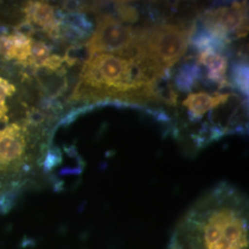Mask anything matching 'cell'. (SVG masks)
<instances>
[{"mask_svg":"<svg viewBox=\"0 0 249 249\" xmlns=\"http://www.w3.org/2000/svg\"><path fill=\"white\" fill-rule=\"evenodd\" d=\"M204 29L224 43H229V34H236L238 38L248 34V11L246 4L233 2L231 7L208 10L202 16Z\"/></svg>","mask_w":249,"mask_h":249,"instance_id":"3957f363","label":"cell"},{"mask_svg":"<svg viewBox=\"0 0 249 249\" xmlns=\"http://www.w3.org/2000/svg\"><path fill=\"white\" fill-rule=\"evenodd\" d=\"M51 48L42 41H36L33 39L31 47V56L28 59L26 66L37 69L42 66L45 59L50 55Z\"/></svg>","mask_w":249,"mask_h":249,"instance_id":"ba28073f","label":"cell"},{"mask_svg":"<svg viewBox=\"0 0 249 249\" xmlns=\"http://www.w3.org/2000/svg\"><path fill=\"white\" fill-rule=\"evenodd\" d=\"M61 161V154L60 151L57 148H54L53 150L48 151L45 161H44V167L45 172H49L53 167L57 165Z\"/></svg>","mask_w":249,"mask_h":249,"instance_id":"4fadbf2b","label":"cell"},{"mask_svg":"<svg viewBox=\"0 0 249 249\" xmlns=\"http://www.w3.org/2000/svg\"><path fill=\"white\" fill-rule=\"evenodd\" d=\"M231 77L236 87L244 94H249V67L248 64L238 63L233 66Z\"/></svg>","mask_w":249,"mask_h":249,"instance_id":"9c48e42d","label":"cell"},{"mask_svg":"<svg viewBox=\"0 0 249 249\" xmlns=\"http://www.w3.org/2000/svg\"><path fill=\"white\" fill-rule=\"evenodd\" d=\"M97 26L85 47L89 56L109 53L122 57H133L136 30L124 25L110 13H102L97 17Z\"/></svg>","mask_w":249,"mask_h":249,"instance_id":"7a4b0ae2","label":"cell"},{"mask_svg":"<svg viewBox=\"0 0 249 249\" xmlns=\"http://www.w3.org/2000/svg\"><path fill=\"white\" fill-rule=\"evenodd\" d=\"M114 6L116 14L118 15V18L122 22L125 21L133 23L139 19V11L132 5L121 1L115 2Z\"/></svg>","mask_w":249,"mask_h":249,"instance_id":"30bf717a","label":"cell"},{"mask_svg":"<svg viewBox=\"0 0 249 249\" xmlns=\"http://www.w3.org/2000/svg\"><path fill=\"white\" fill-rule=\"evenodd\" d=\"M17 53L10 36H0V55L6 60H12L16 59Z\"/></svg>","mask_w":249,"mask_h":249,"instance_id":"8fae6325","label":"cell"},{"mask_svg":"<svg viewBox=\"0 0 249 249\" xmlns=\"http://www.w3.org/2000/svg\"><path fill=\"white\" fill-rule=\"evenodd\" d=\"M198 63L204 65L208 69V80L215 83H219L221 88L223 85H229V83L225 80L228 60L224 55L215 51L208 50L201 52L199 54Z\"/></svg>","mask_w":249,"mask_h":249,"instance_id":"8992f818","label":"cell"},{"mask_svg":"<svg viewBox=\"0 0 249 249\" xmlns=\"http://www.w3.org/2000/svg\"><path fill=\"white\" fill-rule=\"evenodd\" d=\"M202 78L201 70L198 65L194 63H188L182 66L176 76L177 87L182 91H190L196 80Z\"/></svg>","mask_w":249,"mask_h":249,"instance_id":"52a82bcc","label":"cell"},{"mask_svg":"<svg viewBox=\"0 0 249 249\" xmlns=\"http://www.w3.org/2000/svg\"><path fill=\"white\" fill-rule=\"evenodd\" d=\"M229 93H215L210 95L207 92L189 93L183 102V106L187 108L190 115L194 118H200L212 109L221 107L228 103Z\"/></svg>","mask_w":249,"mask_h":249,"instance_id":"5b68a950","label":"cell"},{"mask_svg":"<svg viewBox=\"0 0 249 249\" xmlns=\"http://www.w3.org/2000/svg\"><path fill=\"white\" fill-rule=\"evenodd\" d=\"M64 63L65 61H64L63 56L59 54H52V55H49L45 59L40 68H44L45 70L50 71H58L62 69Z\"/></svg>","mask_w":249,"mask_h":249,"instance_id":"7c38bea8","label":"cell"},{"mask_svg":"<svg viewBox=\"0 0 249 249\" xmlns=\"http://www.w3.org/2000/svg\"><path fill=\"white\" fill-rule=\"evenodd\" d=\"M196 26L162 24L136 30L134 56L146 63L160 78L185 54Z\"/></svg>","mask_w":249,"mask_h":249,"instance_id":"6da1fadb","label":"cell"},{"mask_svg":"<svg viewBox=\"0 0 249 249\" xmlns=\"http://www.w3.org/2000/svg\"><path fill=\"white\" fill-rule=\"evenodd\" d=\"M22 11L25 20L34 22L53 40L59 39L60 21L56 17V11L53 6L41 1L30 2Z\"/></svg>","mask_w":249,"mask_h":249,"instance_id":"277c9868","label":"cell"},{"mask_svg":"<svg viewBox=\"0 0 249 249\" xmlns=\"http://www.w3.org/2000/svg\"><path fill=\"white\" fill-rule=\"evenodd\" d=\"M14 30H15V32H14L15 34L26 36L29 38H32V36L36 35V30L34 25L28 20H24V21H21L20 23H18V25L15 26Z\"/></svg>","mask_w":249,"mask_h":249,"instance_id":"5bb4252c","label":"cell"}]
</instances>
